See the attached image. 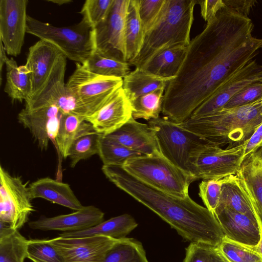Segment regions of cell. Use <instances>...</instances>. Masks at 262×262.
Here are the masks:
<instances>
[{
    "instance_id": "ffe728a7",
    "label": "cell",
    "mask_w": 262,
    "mask_h": 262,
    "mask_svg": "<svg viewBox=\"0 0 262 262\" xmlns=\"http://www.w3.org/2000/svg\"><path fill=\"white\" fill-rule=\"evenodd\" d=\"M214 216L225 236L243 245L254 246L260 238V225L254 216L229 208L216 209Z\"/></svg>"
},
{
    "instance_id": "8992f818",
    "label": "cell",
    "mask_w": 262,
    "mask_h": 262,
    "mask_svg": "<svg viewBox=\"0 0 262 262\" xmlns=\"http://www.w3.org/2000/svg\"><path fill=\"white\" fill-rule=\"evenodd\" d=\"M27 33L55 46L75 63L84 64L95 51L94 29L83 18L70 26L56 27L27 15Z\"/></svg>"
},
{
    "instance_id": "f6af8a7d",
    "label": "cell",
    "mask_w": 262,
    "mask_h": 262,
    "mask_svg": "<svg viewBox=\"0 0 262 262\" xmlns=\"http://www.w3.org/2000/svg\"><path fill=\"white\" fill-rule=\"evenodd\" d=\"M225 8L248 16L251 9L257 2L255 0H223Z\"/></svg>"
},
{
    "instance_id": "d590c367",
    "label": "cell",
    "mask_w": 262,
    "mask_h": 262,
    "mask_svg": "<svg viewBox=\"0 0 262 262\" xmlns=\"http://www.w3.org/2000/svg\"><path fill=\"white\" fill-rule=\"evenodd\" d=\"M27 242L18 230L0 237V262H25Z\"/></svg>"
},
{
    "instance_id": "4316f807",
    "label": "cell",
    "mask_w": 262,
    "mask_h": 262,
    "mask_svg": "<svg viewBox=\"0 0 262 262\" xmlns=\"http://www.w3.org/2000/svg\"><path fill=\"white\" fill-rule=\"evenodd\" d=\"M186 48V46L181 45L165 50L141 69L160 77H174L184 59Z\"/></svg>"
},
{
    "instance_id": "7402d4cb",
    "label": "cell",
    "mask_w": 262,
    "mask_h": 262,
    "mask_svg": "<svg viewBox=\"0 0 262 262\" xmlns=\"http://www.w3.org/2000/svg\"><path fill=\"white\" fill-rule=\"evenodd\" d=\"M105 136L143 155L161 152L152 129L148 124L138 122L133 117L119 129Z\"/></svg>"
},
{
    "instance_id": "ba28073f",
    "label": "cell",
    "mask_w": 262,
    "mask_h": 262,
    "mask_svg": "<svg viewBox=\"0 0 262 262\" xmlns=\"http://www.w3.org/2000/svg\"><path fill=\"white\" fill-rule=\"evenodd\" d=\"M148 125L155 134L162 155L190 173L191 154L199 146L208 142L164 116L149 120Z\"/></svg>"
},
{
    "instance_id": "cb8c5ba5",
    "label": "cell",
    "mask_w": 262,
    "mask_h": 262,
    "mask_svg": "<svg viewBox=\"0 0 262 262\" xmlns=\"http://www.w3.org/2000/svg\"><path fill=\"white\" fill-rule=\"evenodd\" d=\"M138 226L135 219L129 214H124L112 217L88 229L59 235L63 237H81L104 235L116 239H122Z\"/></svg>"
},
{
    "instance_id": "277c9868",
    "label": "cell",
    "mask_w": 262,
    "mask_h": 262,
    "mask_svg": "<svg viewBox=\"0 0 262 262\" xmlns=\"http://www.w3.org/2000/svg\"><path fill=\"white\" fill-rule=\"evenodd\" d=\"M196 0H165L161 15L144 35L140 52L130 62L142 68L162 51L177 46H188Z\"/></svg>"
},
{
    "instance_id": "30bf717a",
    "label": "cell",
    "mask_w": 262,
    "mask_h": 262,
    "mask_svg": "<svg viewBox=\"0 0 262 262\" xmlns=\"http://www.w3.org/2000/svg\"><path fill=\"white\" fill-rule=\"evenodd\" d=\"M67 58L61 56L42 88L25 101V108L32 110L55 105L62 114L87 117V114L72 91L64 82Z\"/></svg>"
},
{
    "instance_id": "f35d334b",
    "label": "cell",
    "mask_w": 262,
    "mask_h": 262,
    "mask_svg": "<svg viewBox=\"0 0 262 262\" xmlns=\"http://www.w3.org/2000/svg\"><path fill=\"white\" fill-rule=\"evenodd\" d=\"M114 0H86L79 13L94 29L109 13Z\"/></svg>"
},
{
    "instance_id": "681fc988",
    "label": "cell",
    "mask_w": 262,
    "mask_h": 262,
    "mask_svg": "<svg viewBox=\"0 0 262 262\" xmlns=\"http://www.w3.org/2000/svg\"><path fill=\"white\" fill-rule=\"evenodd\" d=\"M46 1L55 4L59 6L73 2L72 0H46Z\"/></svg>"
},
{
    "instance_id": "5bb4252c",
    "label": "cell",
    "mask_w": 262,
    "mask_h": 262,
    "mask_svg": "<svg viewBox=\"0 0 262 262\" xmlns=\"http://www.w3.org/2000/svg\"><path fill=\"white\" fill-rule=\"evenodd\" d=\"M27 0L0 1V40L8 55L20 54L27 33Z\"/></svg>"
},
{
    "instance_id": "7bdbcfd3",
    "label": "cell",
    "mask_w": 262,
    "mask_h": 262,
    "mask_svg": "<svg viewBox=\"0 0 262 262\" xmlns=\"http://www.w3.org/2000/svg\"><path fill=\"white\" fill-rule=\"evenodd\" d=\"M262 96V81L251 84L234 95L225 108L238 107L253 102Z\"/></svg>"
},
{
    "instance_id": "52a82bcc",
    "label": "cell",
    "mask_w": 262,
    "mask_h": 262,
    "mask_svg": "<svg viewBox=\"0 0 262 262\" xmlns=\"http://www.w3.org/2000/svg\"><path fill=\"white\" fill-rule=\"evenodd\" d=\"M245 142L225 148L206 142L194 149L189 161V172L196 180L221 179L236 174L244 158Z\"/></svg>"
},
{
    "instance_id": "d4e9b609",
    "label": "cell",
    "mask_w": 262,
    "mask_h": 262,
    "mask_svg": "<svg viewBox=\"0 0 262 262\" xmlns=\"http://www.w3.org/2000/svg\"><path fill=\"white\" fill-rule=\"evenodd\" d=\"M174 78L160 77L143 69L136 68L123 78L122 88L130 101L160 88H166Z\"/></svg>"
},
{
    "instance_id": "ac0fdd59",
    "label": "cell",
    "mask_w": 262,
    "mask_h": 262,
    "mask_svg": "<svg viewBox=\"0 0 262 262\" xmlns=\"http://www.w3.org/2000/svg\"><path fill=\"white\" fill-rule=\"evenodd\" d=\"M132 117L130 101L122 86L99 110L85 120L97 133L106 136L119 129Z\"/></svg>"
},
{
    "instance_id": "6da1fadb",
    "label": "cell",
    "mask_w": 262,
    "mask_h": 262,
    "mask_svg": "<svg viewBox=\"0 0 262 262\" xmlns=\"http://www.w3.org/2000/svg\"><path fill=\"white\" fill-rule=\"evenodd\" d=\"M248 16L225 8L187 46L180 67L168 83L162 113L181 123L248 62L262 48L252 35Z\"/></svg>"
},
{
    "instance_id": "f546056e",
    "label": "cell",
    "mask_w": 262,
    "mask_h": 262,
    "mask_svg": "<svg viewBox=\"0 0 262 262\" xmlns=\"http://www.w3.org/2000/svg\"><path fill=\"white\" fill-rule=\"evenodd\" d=\"M101 134L97 133L92 125L82 130L73 141L69 151L70 166L75 167L81 160L98 154Z\"/></svg>"
},
{
    "instance_id": "4fadbf2b",
    "label": "cell",
    "mask_w": 262,
    "mask_h": 262,
    "mask_svg": "<svg viewBox=\"0 0 262 262\" xmlns=\"http://www.w3.org/2000/svg\"><path fill=\"white\" fill-rule=\"evenodd\" d=\"M119 240L104 235L81 237L59 236L48 241L64 262H103L108 251Z\"/></svg>"
},
{
    "instance_id": "2e32d148",
    "label": "cell",
    "mask_w": 262,
    "mask_h": 262,
    "mask_svg": "<svg viewBox=\"0 0 262 262\" xmlns=\"http://www.w3.org/2000/svg\"><path fill=\"white\" fill-rule=\"evenodd\" d=\"M259 81H262V64L254 59L197 107L190 117L202 116L224 108L237 93L248 85Z\"/></svg>"
},
{
    "instance_id": "8d00e7d4",
    "label": "cell",
    "mask_w": 262,
    "mask_h": 262,
    "mask_svg": "<svg viewBox=\"0 0 262 262\" xmlns=\"http://www.w3.org/2000/svg\"><path fill=\"white\" fill-rule=\"evenodd\" d=\"M216 249L227 262H262V257L256 252L225 236Z\"/></svg>"
},
{
    "instance_id": "74e56055",
    "label": "cell",
    "mask_w": 262,
    "mask_h": 262,
    "mask_svg": "<svg viewBox=\"0 0 262 262\" xmlns=\"http://www.w3.org/2000/svg\"><path fill=\"white\" fill-rule=\"evenodd\" d=\"M27 252V258L33 262H64L48 239L28 240Z\"/></svg>"
},
{
    "instance_id": "44dd1931",
    "label": "cell",
    "mask_w": 262,
    "mask_h": 262,
    "mask_svg": "<svg viewBox=\"0 0 262 262\" xmlns=\"http://www.w3.org/2000/svg\"><path fill=\"white\" fill-rule=\"evenodd\" d=\"M62 55L56 47L41 39L29 48L25 65L31 71L30 97L42 88L58 59Z\"/></svg>"
},
{
    "instance_id": "bcb514c9",
    "label": "cell",
    "mask_w": 262,
    "mask_h": 262,
    "mask_svg": "<svg viewBox=\"0 0 262 262\" xmlns=\"http://www.w3.org/2000/svg\"><path fill=\"white\" fill-rule=\"evenodd\" d=\"M262 142V124L245 142L244 157L252 151Z\"/></svg>"
},
{
    "instance_id": "b9f144b4",
    "label": "cell",
    "mask_w": 262,
    "mask_h": 262,
    "mask_svg": "<svg viewBox=\"0 0 262 262\" xmlns=\"http://www.w3.org/2000/svg\"><path fill=\"white\" fill-rule=\"evenodd\" d=\"M223 179L203 180L199 185V196L206 207L214 215L221 195Z\"/></svg>"
},
{
    "instance_id": "9c48e42d",
    "label": "cell",
    "mask_w": 262,
    "mask_h": 262,
    "mask_svg": "<svg viewBox=\"0 0 262 262\" xmlns=\"http://www.w3.org/2000/svg\"><path fill=\"white\" fill-rule=\"evenodd\" d=\"M122 85V78L93 73L79 63H76L75 70L66 83L76 96L88 117L99 110Z\"/></svg>"
},
{
    "instance_id": "d6a6232c",
    "label": "cell",
    "mask_w": 262,
    "mask_h": 262,
    "mask_svg": "<svg viewBox=\"0 0 262 262\" xmlns=\"http://www.w3.org/2000/svg\"><path fill=\"white\" fill-rule=\"evenodd\" d=\"M82 65L93 73L122 79L131 72V64L129 62L103 56L96 51L93 52Z\"/></svg>"
},
{
    "instance_id": "484cf974",
    "label": "cell",
    "mask_w": 262,
    "mask_h": 262,
    "mask_svg": "<svg viewBox=\"0 0 262 262\" xmlns=\"http://www.w3.org/2000/svg\"><path fill=\"white\" fill-rule=\"evenodd\" d=\"M5 64L7 72L4 92L13 101H26L31 93V71L25 64L18 66L12 58H8Z\"/></svg>"
},
{
    "instance_id": "7a4b0ae2",
    "label": "cell",
    "mask_w": 262,
    "mask_h": 262,
    "mask_svg": "<svg viewBox=\"0 0 262 262\" xmlns=\"http://www.w3.org/2000/svg\"><path fill=\"white\" fill-rule=\"evenodd\" d=\"M102 170L117 187L157 214L185 239L217 247L225 237L214 215L189 196L182 198L151 187L121 166L103 165Z\"/></svg>"
},
{
    "instance_id": "60d3db41",
    "label": "cell",
    "mask_w": 262,
    "mask_h": 262,
    "mask_svg": "<svg viewBox=\"0 0 262 262\" xmlns=\"http://www.w3.org/2000/svg\"><path fill=\"white\" fill-rule=\"evenodd\" d=\"M165 0H139V15L144 35L159 19Z\"/></svg>"
},
{
    "instance_id": "e0dca14e",
    "label": "cell",
    "mask_w": 262,
    "mask_h": 262,
    "mask_svg": "<svg viewBox=\"0 0 262 262\" xmlns=\"http://www.w3.org/2000/svg\"><path fill=\"white\" fill-rule=\"evenodd\" d=\"M62 113L55 105L35 110L22 109L19 122L31 133L41 150H47L50 140L55 142Z\"/></svg>"
},
{
    "instance_id": "ee69618b",
    "label": "cell",
    "mask_w": 262,
    "mask_h": 262,
    "mask_svg": "<svg viewBox=\"0 0 262 262\" xmlns=\"http://www.w3.org/2000/svg\"><path fill=\"white\" fill-rule=\"evenodd\" d=\"M201 8L202 17L207 23L225 7L223 0H196Z\"/></svg>"
},
{
    "instance_id": "4dcf8cb0",
    "label": "cell",
    "mask_w": 262,
    "mask_h": 262,
    "mask_svg": "<svg viewBox=\"0 0 262 262\" xmlns=\"http://www.w3.org/2000/svg\"><path fill=\"white\" fill-rule=\"evenodd\" d=\"M224 208H229L236 212L256 217L251 207L237 185L234 174L223 179L221 195L216 209Z\"/></svg>"
},
{
    "instance_id": "c3c4849f",
    "label": "cell",
    "mask_w": 262,
    "mask_h": 262,
    "mask_svg": "<svg viewBox=\"0 0 262 262\" xmlns=\"http://www.w3.org/2000/svg\"><path fill=\"white\" fill-rule=\"evenodd\" d=\"M247 246V245H246ZM262 257V227L260 225V238L258 243L254 246H247Z\"/></svg>"
},
{
    "instance_id": "3957f363",
    "label": "cell",
    "mask_w": 262,
    "mask_h": 262,
    "mask_svg": "<svg viewBox=\"0 0 262 262\" xmlns=\"http://www.w3.org/2000/svg\"><path fill=\"white\" fill-rule=\"evenodd\" d=\"M262 124L260 99L244 105L223 108L190 117L180 125L205 141L221 147H232L247 141Z\"/></svg>"
},
{
    "instance_id": "836d02e7",
    "label": "cell",
    "mask_w": 262,
    "mask_h": 262,
    "mask_svg": "<svg viewBox=\"0 0 262 262\" xmlns=\"http://www.w3.org/2000/svg\"><path fill=\"white\" fill-rule=\"evenodd\" d=\"M103 262H149L142 244L134 238L119 240L108 251Z\"/></svg>"
},
{
    "instance_id": "7c38bea8",
    "label": "cell",
    "mask_w": 262,
    "mask_h": 262,
    "mask_svg": "<svg viewBox=\"0 0 262 262\" xmlns=\"http://www.w3.org/2000/svg\"><path fill=\"white\" fill-rule=\"evenodd\" d=\"M29 187L21 178L10 175L0 166V221L18 230L35 210Z\"/></svg>"
},
{
    "instance_id": "f1b7e54d",
    "label": "cell",
    "mask_w": 262,
    "mask_h": 262,
    "mask_svg": "<svg viewBox=\"0 0 262 262\" xmlns=\"http://www.w3.org/2000/svg\"><path fill=\"white\" fill-rule=\"evenodd\" d=\"M91 125L83 117L72 114H62L55 142L64 158L68 157L69 149L75 139Z\"/></svg>"
},
{
    "instance_id": "ab89813d",
    "label": "cell",
    "mask_w": 262,
    "mask_h": 262,
    "mask_svg": "<svg viewBox=\"0 0 262 262\" xmlns=\"http://www.w3.org/2000/svg\"><path fill=\"white\" fill-rule=\"evenodd\" d=\"M183 262H227L220 254L216 247L191 243L186 249Z\"/></svg>"
},
{
    "instance_id": "5b68a950",
    "label": "cell",
    "mask_w": 262,
    "mask_h": 262,
    "mask_svg": "<svg viewBox=\"0 0 262 262\" xmlns=\"http://www.w3.org/2000/svg\"><path fill=\"white\" fill-rule=\"evenodd\" d=\"M122 167L143 183L182 198L189 196V186L196 181L193 176L174 165L161 152L128 159Z\"/></svg>"
},
{
    "instance_id": "d6986e66",
    "label": "cell",
    "mask_w": 262,
    "mask_h": 262,
    "mask_svg": "<svg viewBox=\"0 0 262 262\" xmlns=\"http://www.w3.org/2000/svg\"><path fill=\"white\" fill-rule=\"evenodd\" d=\"M104 213L95 206H83L81 209L73 213L51 217H40L29 222L28 225L34 230L76 232L100 224L104 221Z\"/></svg>"
},
{
    "instance_id": "83f0119b",
    "label": "cell",
    "mask_w": 262,
    "mask_h": 262,
    "mask_svg": "<svg viewBox=\"0 0 262 262\" xmlns=\"http://www.w3.org/2000/svg\"><path fill=\"white\" fill-rule=\"evenodd\" d=\"M144 34L139 15V0H129L125 23L126 61L130 63L139 54Z\"/></svg>"
},
{
    "instance_id": "1f68e13d",
    "label": "cell",
    "mask_w": 262,
    "mask_h": 262,
    "mask_svg": "<svg viewBox=\"0 0 262 262\" xmlns=\"http://www.w3.org/2000/svg\"><path fill=\"white\" fill-rule=\"evenodd\" d=\"M166 88H160L130 101L132 117L146 120L156 119L162 112Z\"/></svg>"
},
{
    "instance_id": "7dc6e473",
    "label": "cell",
    "mask_w": 262,
    "mask_h": 262,
    "mask_svg": "<svg viewBox=\"0 0 262 262\" xmlns=\"http://www.w3.org/2000/svg\"><path fill=\"white\" fill-rule=\"evenodd\" d=\"M0 71H1V84L2 82V70L4 64H5L6 61L8 58L7 56V53L5 50V49L4 47L3 43L2 40H0Z\"/></svg>"
},
{
    "instance_id": "e575fe53",
    "label": "cell",
    "mask_w": 262,
    "mask_h": 262,
    "mask_svg": "<svg viewBox=\"0 0 262 262\" xmlns=\"http://www.w3.org/2000/svg\"><path fill=\"white\" fill-rule=\"evenodd\" d=\"M103 165L122 166L128 159L143 156L117 142L101 135L99 140L98 154Z\"/></svg>"
},
{
    "instance_id": "f907efd6",
    "label": "cell",
    "mask_w": 262,
    "mask_h": 262,
    "mask_svg": "<svg viewBox=\"0 0 262 262\" xmlns=\"http://www.w3.org/2000/svg\"><path fill=\"white\" fill-rule=\"evenodd\" d=\"M260 102H261V114H262V96L260 98Z\"/></svg>"
},
{
    "instance_id": "8fae6325",
    "label": "cell",
    "mask_w": 262,
    "mask_h": 262,
    "mask_svg": "<svg viewBox=\"0 0 262 262\" xmlns=\"http://www.w3.org/2000/svg\"><path fill=\"white\" fill-rule=\"evenodd\" d=\"M129 3L114 0L106 18L94 28L95 51L123 62H127L125 23Z\"/></svg>"
},
{
    "instance_id": "9a60e30c",
    "label": "cell",
    "mask_w": 262,
    "mask_h": 262,
    "mask_svg": "<svg viewBox=\"0 0 262 262\" xmlns=\"http://www.w3.org/2000/svg\"><path fill=\"white\" fill-rule=\"evenodd\" d=\"M234 177L262 227V142L244 157Z\"/></svg>"
},
{
    "instance_id": "603a6c76",
    "label": "cell",
    "mask_w": 262,
    "mask_h": 262,
    "mask_svg": "<svg viewBox=\"0 0 262 262\" xmlns=\"http://www.w3.org/2000/svg\"><path fill=\"white\" fill-rule=\"evenodd\" d=\"M28 187L31 200L43 199L75 211L83 206L67 183L46 177L33 182Z\"/></svg>"
}]
</instances>
